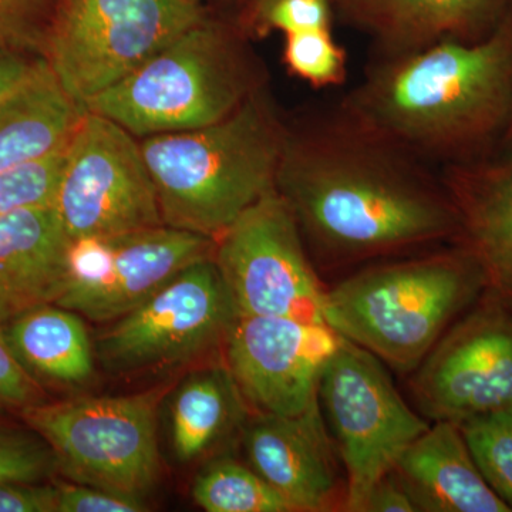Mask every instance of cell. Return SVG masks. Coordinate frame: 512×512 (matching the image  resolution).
Segmentation results:
<instances>
[{"mask_svg":"<svg viewBox=\"0 0 512 512\" xmlns=\"http://www.w3.org/2000/svg\"><path fill=\"white\" fill-rule=\"evenodd\" d=\"M53 210L70 241L164 225L140 143L87 110L67 143Z\"/></svg>","mask_w":512,"mask_h":512,"instance_id":"9c48e42d","label":"cell"},{"mask_svg":"<svg viewBox=\"0 0 512 512\" xmlns=\"http://www.w3.org/2000/svg\"><path fill=\"white\" fill-rule=\"evenodd\" d=\"M56 473L47 441L25 421L0 416V484H45Z\"/></svg>","mask_w":512,"mask_h":512,"instance_id":"d4e9b609","label":"cell"},{"mask_svg":"<svg viewBox=\"0 0 512 512\" xmlns=\"http://www.w3.org/2000/svg\"><path fill=\"white\" fill-rule=\"evenodd\" d=\"M501 158L447 165L443 183L457 212L454 245L480 268L485 291L512 306V148Z\"/></svg>","mask_w":512,"mask_h":512,"instance_id":"e0dca14e","label":"cell"},{"mask_svg":"<svg viewBox=\"0 0 512 512\" xmlns=\"http://www.w3.org/2000/svg\"><path fill=\"white\" fill-rule=\"evenodd\" d=\"M318 396L345 470V511L363 512L372 488L429 420L410 409L383 362L345 338L323 369Z\"/></svg>","mask_w":512,"mask_h":512,"instance_id":"ba28073f","label":"cell"},{"mask_svg":"<svg viewBox=\"0 0 512 512\" xmlns=\"http://www.w3.org/2000/svg\"><path fill=\"white\" fill-rule=\"evenodd\" d=\"M191 2L201 3V0H191Z\"/></svg>","mask_w":512,"mask_h":512,"instance_id":"d590c367","label":"cell"},{"mask_svg":"<svg viewBox=\"0 0 512 512\" xmlns=\"http://www.w3.org/2000/svg\"><path fill=\"white\" fill-rule=\"evenodd\" d=\"M214 261L238 316L326 323V288L298 221L276 188L215 239Z\"/></svg>","mask_w":512,"mask_h":512,"instance_id":"30bf717a","label":"cell"},{"mask_svg":"<svg viewBox=\"0 0 512 512\" xmlns=\"http://www.w3.org/2000/svg\"><path fill=\"white\" fill-rule=\"evenodd\" d=\"M84 111L46 64L32 82L0 103V173L62 150Z\"/></svg>","mask_w":512,"mask_h":512,"instance_id":"ffe728a7","label":"cell"},{"mask_svg":"<svg viewBox=\"0 0 512 512\" xmlns=\"http://www.w3.org/2000/svg\"><path fill=\"white\" fill-rule=\"evenodd\" d=\"M195 504L208 512H292L256 471L234 458H215L192 485Z\"/></svg>","mask_w":512,"mask_h":512,"instance_id":"603a6c76","label":"cell"},{"mask_svg":"<svg viewBox=\"0 0 512 512\" xmlns=\"http://www.w3.org/2000/svg\"><path fill=\"white\" fill-rule=\"evenodd\" d=\"M46 64L42 56L0 49V103L32 82Z\"/></svg>","mask_w":512,"mask_h":512,"instance_id":"d6a6232c","label":"cell"},{"mask_svg":"<svg viewBox=\"0 0 512 512\" xmlns=\"http://www.w3.org/2000/svg\"><path fill=\"white\" fill-rule=\"evenodd\" d=\"M276 190L320 268H346L454 244L443 178L339 114L286 134Z\"/></svg>","mask_w":512,"mask_h":512,"instance_id":"6da1fadb","label":"cell"},{"mask_svg":"<svg viewBox=\"0 0 512 512\" xmlns=\"http://www.w3.org/2000/svg\"><path fill=\"white\" fill-rule=\"evenodd\" d=\"M342 336L326 323L238 316L225 366L249 413L296 416L319 402V382Z\"/></svg>","mask_w":512,"mask_h":512,"instance_id":"5bb4252c","label":"cell"},{"mask_svg":"<svg viewBox=\"0 0 512 512\" xmlns=\"http://www.w3.org/2000/svg\"><path fill=\"white\" fill-rule=\"evenodd\" d=\"M503 140H504L505 146L512 148V114H511L510 123H508L507 130H505Z\"/></svg>","mask_w":512,"mask_h":512,"instance_id":"e575fe53","label":"cell"},{"mask_svg":"<svg viewBox=\"0 0 512 512\" xmlns=\"http://www.w3.org/2000/svg\"><path fill=\"white\" fill-rule=\"evenodd\" d=\"M57 487L56 512H143V498L133 497L84 484H60Z\"/></svg>","mask_w":512,"mask_h":512,"instance_id":"4dcf8cb0","label":"cell"},{"mask_svg":"<svg viewBox=\"0 0 512 512\" xmlns=\"http://www.w3.org/2000/svg\"><path fill=\"white\" fill-rule=\"evenodd\" d=\"M256 23L285 35L306 30L332 28V0H258L254 3Z\"/></svg>","mask_w":512,"mask_h":512,"instance_id":"f1b7e54d","label":"cell"},{"mask_svg":"<svg viewBox=\"0 0 512 512\" xmlns=\"http://www.w3.org/2000/svg\"><path fill=\"white\" fill-rule=\"evenodd\" d=\"M62 0H0V49L42 56Z\"/></svg>","mask_w":512,"mask_h":512,"instance_id":"83f0119b","label":"cell"},{"mask_svg":"<svg viewBox=\"0 0 512 512\" xmlns=\"http://www.w3.org/2000/svg\"><path fill=\"white\" fill-rule=\"evenodd\" d=\"M285 138L284 128L254 93L211 126L146 137L141 153L164 225L220 237L275 190Z\"/></svg>","mask_w":512,"mask_h":512,"instance_id":"3957f363","label":"cell"},{"mask_svg":"<svg viewBox=\"0 0 512 512\" xmlns=\"http://www.w3.org/2000/svg\"><path fill=\"white\" fill-rule=\"evenodd\" d=\"M52 484H0V512H56Z\"/></svg>","mask_w":512,"mask_h":512,"instance_id":"1f68e13d","label":"cell"},{"mask_svg":"<svg viewBox=\"0 0 512 512\" xmlns=\"http://www.w3.org/2000/svg\"><path fill=\"white\" fill-rule=\"evenodd\" d=\"M241 433L248 466L292 512L345 511V470L319 402L296 416L249 413Z\"/></svg>","mask_w":512,"mask_h":512,"instance_id":"9a60e30c","label":"cell"},{"mask_svg":"<svg viewBox=\"0 0 512 512\" xmlns=\"http://www.w3.org/2000/svg\"><path fill=\"white\" fill-rule=\"evenodd\" d=\"M248 409L231 373L215 365L187 377L171 403V446L181 463H191L242 430Z\"/></svg>","mask_w":512,"mask_h":512,"instance_id":"7402d4cb","label":"cell"},{"mask_svg":"<svg viewBox=\"0 0 512 512\" xmlns=\"http://www.w3.org/2000/svg\"><path fill=\"white\" fill-rule=\"evenodd\" d=\"M421 512H512L478 470L458 424L433 421L392 470Z\"/></svg>","mask_w":512,"mask_h":512,"instance_id":"ac0fdd59","label":"cell"},{"mask_svg":"<svg viewBox=\"0 0 512 512\" xmlns=\"http://www.w3.org/2000/svg\"><path fill=\"white\" fill-rule=\"evenodd\" d=\"M458 426L481 476L512 510V412L484 414Z\"/></svg>","mask_w":512,"mask_h":512,"instance_id":"cb8c5ba5","label":"cell"},{"mask_svg":"<svg viewBox=\"0 0 512 512\" xmlns=\"http://www.w3.org/2000/svg\"><path fill=\"white\" fill-rule=\"evenodd\" d=\"M421 416L461 424L512 412V306L481 293L410 373Z\"/></svg>","mask_w":512,"mask_h":512,"instance_id":"7c38bea8","label":"cell"},{"mask_svg":"<svg viewBox=\"0 0 512 512\" xmlns=\"http://www.w3.org/2000/svg\"><path fill=\"white\" fill-rule=\"evenodd\" d=\"M363 512H417L409 494L390 471L372 488Z\"/></svg>","mask_w":512,"mask_h":512,"instance_id":"836d02e7","label":"cell"},{"mask_svg":"<svg viewBox=\"0 0 512 512\" xmlns=\"http://www.w3.org/2000/svg\"><path fill=\"white\" fill-rule=\"evenodd\" d=\"M238 318L214 255L175 275L143 303L116 319L97 339L96 353L111 373L181 365L224 348Z\"/></svg>","mask_w":512,"mask_h":512,"instance_id":"8fae6325","label":"cell"},{"mask_svg":"<svg viewBox=\"0 0 512 512\" xmlns=\"http://www.w3.org/2000/svg\"><path fill=\"white\" fill-rule=\"evenodd\" d=\"M165 392L43 402L19 414L47 441L57 473L70 483L143 498L160 473L157 416Z\"/></svg>","mask_w":512,"mask_h":512,"instance_id":"52a82bcc","label":"cell"},{"mask_svg":"<svg viewBox=\"0 0 512 512\" xmlns=\"http://www.w3.org/2000/svg\"><path fill=\"white\" fill-rule=\"evenodd\" d=\"M249 2L256 3L258 0H249Z\"/></svg>","mask_w":512,"mask_h":512,"instance_id":"8d00e7d4","label":"cell"},{"mask_svg":"<svg viewBox=\"0 0 512 512\" xmlns=\"http://www.w3.org/2000/svg\"><path fill=\"white\" fill-rule=\"evenodd\" d=\"M6 336L37 382L79 386L94 372L92 340L79 313L43 303L5 323Z\"/></svg>","mask_w":512,"mask_h":512,"instance_id":"44dd1931","label":"cell"},{"mask_svg":"<svg viewBox=\"0 0 512 512\" xmlns=\"http://www.w3.org/2000/svg\"><path fill=\"white\" fill-rule=\"evenodd\" d=\"M340 114L421 163L483 157L512 114V6L477 42L380 57Z\"/></svg>","mask_w":512,"mask_h":512,"instance_id":"7a4b0ae2","label":"cell"},{"mask_svg":"<svg viewBox=\"0 0 512 512\" xmlns=\"http://www.w3.org/2000/svg\"><path fill=\"white\" fill-rule=\"evenodd\" d=\"M484 291L480 268L453 244L363 266L326 289L323 319L390 369L410 375Z\"/></svg>","mask_w":512,"mask_h":512,"instance_id":"277c9868","label":"cell"},{"mask_svg":"<svg viewBox=\"0 0 512 512\" xmlns=\"http://www.w3.org/2000/svg\"><path fill=\"white\" fill-rule=\"evenodd\" d=\"M214 249L215 239L168 225L72 239L56 305L94 322L119 319Z\"/></svg>","mask_w":512,"mask_h":512,"instance_id":"4fadbf2b","label":"cell"},{"mask_svg":"<svg viewBox=\"0 0 512 512\" xmlns=\"http://www.w3.org/2000/svg\"><path fill=\"white\" fill-rule=\"evenodd\" d=\"M205 19L191 0H62L43 57L83 106Z\"/></svg>","mask_w":512,"mask_h":512,"instance_id":"8992f818","label":"cell"},{"mask_svg":"<svg viewBox=\"0 0 512 512\" xmlns=\"http://www.w3.org/2000/svg\"><path fill=\"white\" fill-rule=\"evenodd\" d=\"M69 242L53 207L0 215V322L57 302Z\"/></svg>","mask_w":512,"mask_h":512,"instance_id":"d6986e66","label":"cell"},{"mask_svg":"<svg viewBox=\"0 0 512 512\" xmlns=\"http://www.w3.org/2000/svg\"><path fill=\"white\" fill-rule=\"evenodd\" d=\"M251 94L237 43L205 19L83 107L133 136L150 137L211 126Z\"/></svg>","mask_w":512,"mask_h":512,"instance_id":"5b68a950","label":"cell"},{"mask_svg":"<svg viewBox=\"0 0 512 512\" xmlns=\"http://www.w3.org/2000/svg\"><path fill=\"white\" fill-rule=\"evenodd\" d=\"M45 402V390L19 362L0 322V404L20 412Z\"/></svg>","mask_w":512,"mask_h":512,"instance_id":"f546056e","label":"cell"},{"mask_svg":"<svg viewBox=\"0 0 512 512\" xmlns=\"http://www.w3.org/2000/svg\"><path fill=\"white\" fill-rule=\"evenodd\" d=\"M333 12L373 40L380 57L419 52L443 42L490 35L512 0H332Z\"/></svg>","mask_w":512,"mask_h":512,"instance_id":"2e32d148","label":"cell"},{"mask_svg":"<svg viewBox=\"0 0 512 512\" xmlns=\"http://www.w3.org/2000/svg\"><path fill=\"white\" fill-rule=\"evenodd\" d=\"M64 154L66 147L50 156L0 173V215L53 207Z\"/></svg>","mask_w":512,"mask_h":512,"instance_id":"4316f807","label":"cell"},{"mask_svg":"<svg viewBox=\"0 0 512 512\" xmlns=\"http://www.w3.org/2000/svg\"><path fill=\"white\" fill-rule=\"evenodd\" d=\"M284 60L288 69L312 86H339L345 82L346 53L335 42L332 28L286 35Z\"/></svg>","mask_w":512,"mask_h":512,"instance_id":"484cf974","label":"cell"}]
</instances>
